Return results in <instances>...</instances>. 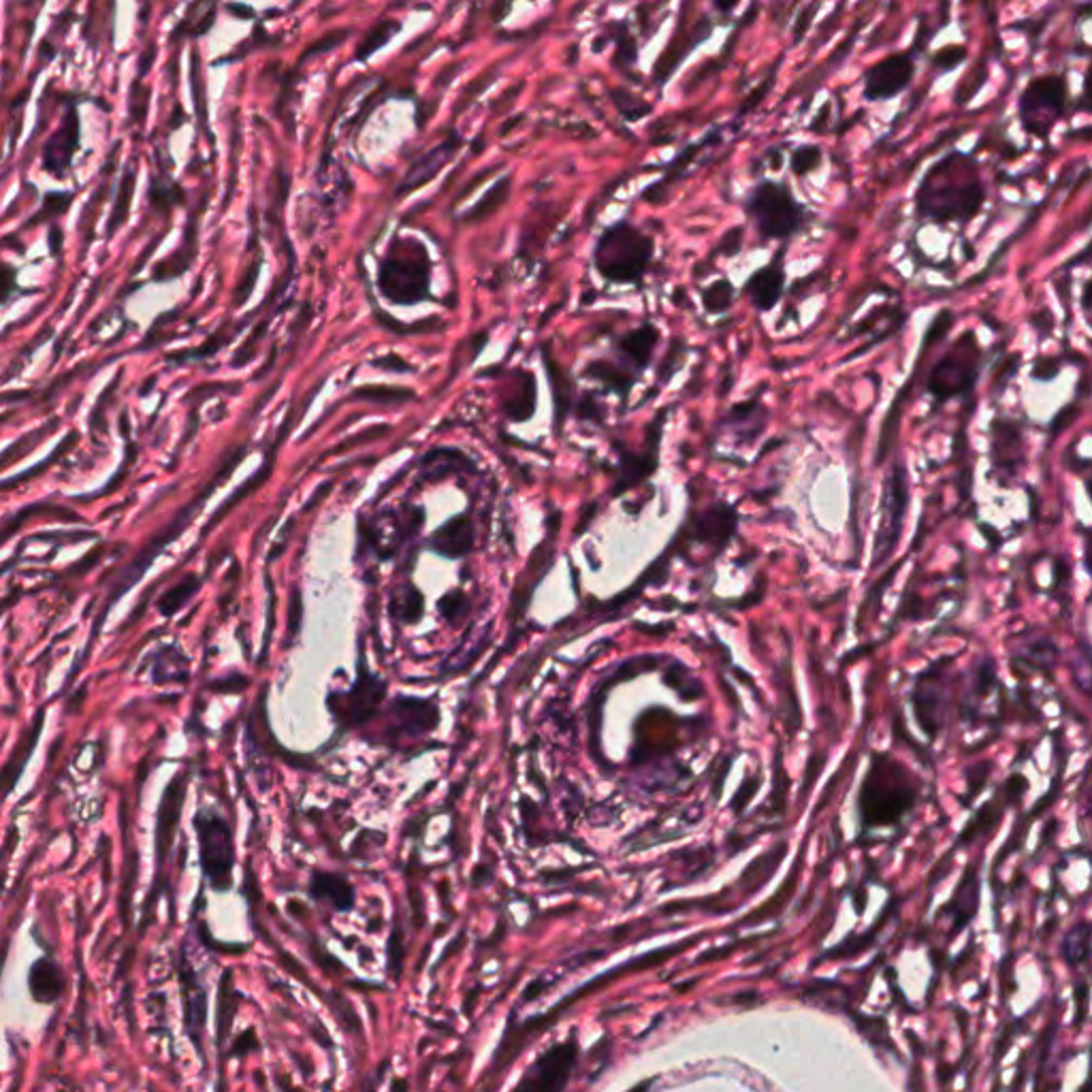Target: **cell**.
I'll list each match as a JSON object with an SVG mask.
<instances>
[{
  "mask_svg": "<svg viewBox=\"0 0 1092 1092\" xmlns=\"http://www.w3.org/2000/svg\"><path fill=\"white\" fill-rule=\"evenodd\" d=\"M400 28H402V24L395 22V19H382V22L376 24L372 31L365 35L363 43L356 47V54H354L356 61H367V58H370L374 52H378V49L386 41H391L393 35L400 31Z\"/></svg>",
  "mask_w": 1092,
  "mask_h": 1092,
  "instance_id": "obj_31",
  "label": "cell"
},
{
  "mask_svg": "<svg viewBox=\"0 0 1092 1092\" xmlns=\"http://www.w3.org/2000/svg\"><path fill=\"white\" fill-rule=\"evenodd\" d=\"M1081 307H1084V312L1090 310V282L1084 284V299H1081Z\"/></svg>",
  "mask_w": 1092,
  "mask_h": 1092,
  "instance_id": "obj_50",
  "label": "cell"
},
{
  "mask_svg": "<svg viewBox=\"0 0 1092 1092\" xmlns=\"http://www.w3.org/2000/svg\"><path fill=\"white\" fill-rule=\"evenodd\" d=\"M767 421H768V408L762 403L760 395H753L749 400L734 403L728 414L723 416L721 425L728 427V429L737 435L741 444H749L756 440L758 435H762Z\"/></svg>",
  "mask_w": 1092,
  "mask_h": 1092,
  "instance_id": "obj_18",
  "label": "cell"
},
{
  "mask_svg": "<svg viewBox=\"0 0 1092 1092\" xmlns=\"http://www.w3.org/2000/svg\"><path fill=\"white\" fill-rule=\"evenodd\" d=\"M310 895L316 900H326L337 911H349L354 905V888L335 872L316 871L310 881Z\"/></svg>",
  "mask_w": 1092,
  "mask_h": 1092,
  "instance_id": "obj_23",
  "label": "cell"
},
{
  "mask_svg": "<svg viewBox=\"0 0 1092 1092\" xmlns=\"http://www.w3.org/2000/svg\"><path fill=\"white\" fill-rule=\"evenodd\" d=\"M198 589V579L196 577H188L184 579L180 585H175L173 589H169L161 602H158V609L165 614V617H171L177 611H180L184 604L193 598L195 591Z\"/></svg>",
  "mask_w": 1092,
  "mask_h": 1092,
  "instance_id": "obj_33",
  "label": "cell"
},
{
  "mask_svg": "<svg viewBox=\"0 0 1092 1092\" xmlns=\"http://www.w3.org/2000/svg\"><path fill=\"white\" fill-rule=\"evenodd\" d=\"M821 158H823V152H821L819 145H816V143H802V145L796 147V150L792 152V156H790V169H792V171L796 173V175L804 177V175H809V173L816 171V169L821 165Z\"/></svg>",
  "mask_w": 1092,
  "mask_h": 1092,
  "instance_id": "obj_35",
  "label": "cell"
},
{
  "mask_svg": "<svg viewBox=\"0 0 1092 1092\" xmlns=\"http://www.w3.org/2000/svg\"><path fill=\"white\" fill-rule=\"evenodd\" d=\"M670 414V408H662V412L655 416L653 423L649 425V435H651V442L647 444V453H630V451H623L621 453V463H619V479H617V489L614 493H621L625 489H630V486L638 484L640 481L647 479L658 468V451H660V440H662V427L663 421H666V416Z\"/></svg>",
  "mask_w": 1092,
  "mask_h": 1092,
  "instance_id": "obj_16",
  "label": "cell"
},
{
  "mask_svg": "<svg viewBox=\"0 0 1092 1092\" xmlns=\"http://www.w3.org/2000/svg\"><path fill=\"white\" fill-rule=\"evenodd\" d=\"M510 195V177H504L498 184H495L489 193H486L479 203H476L472 210L463 216V221H470V222H481L484 221L486 216H491L500 210L504 205L506 198Z\"/></svg>",
  "mask_w": 1092,
  "mask_h": 1092,
  "instance_id": "obj_30",
  "label": "cell"
},
{
  "mask_svg": "<svg viewBox=\"0 0 1092 1092\" xmlns=\"http://www.w3.org/2000/svg\"><path fill=\"white\" fill-rule=\"evenodd\" d=\"M182 800H184V790H182V779H175L171 786H169L167 793H165V800H163V807H161V816H158V832H156V845H158V860H165V849L169 847V843L173 839V830H175V823L177 818H180V809H182Z\"/></svg>",
  "mask_w": 1092,
  "mask_h": 1092,
  "instance_id": "obj_25",
  "label": "cell"
},
{
  "mask_svg": "<svg viewBox=\"0 0 1092 1092\" xmlns=\"http://www.w3.org/2000/svg\"><path fill=\"white\" fill-rule=\"evenodd\" d=\"M1078 412H1079V405H1078V403L1065 405V408H1062V410L1054 416V421H1052V425H1050V435H1052V438H1054V435H1058L1060 431H1065L1067 427H1069L1071 423H1074Z\"/></svg>",
  "mask_w": 1092,
  "mask_h": 1092,
  "instance_id": "obj_45",
  "label": "cell"
},
{
  "mask_svg": "<svg viewBox=\"0 0 1092 1092\" xmlns=\"http://www.w3.org/2000/svg\"><path fill=\"white\" fill-rule=\"evenodd\" d=\"M585 374H587V378L602 382L609 391L619 393L623 400L630 395L632 386L637 384V378H638L637 374L625 370L623 363H612V361H607V359L591 361L587 365V370H585Z\"/></svg>",
  "mask_w": 1092,
  "mask_h": 1092,
  "instance_id": "obj_26",
  "label": "cell"
},
{
  "mask_svg": "<svg viewBox=\"0 0 1092 1092\" xmlns=\"http://www.w3.org/2000/svg\"><path fill=\"white\" fill-rule=\"evenodd\" d=\"M41 721H43V713L39 715V719L31 728V732H28V737L22 742H17V751L12 756V762H9L5 770L0 772V783H3V796H7V793L13 790L15 781L19 779V774H22L28 758H31L33 747H37V739H39V734H41Z\"/></svg>",
  "mask_w": 1092,
  "mask_h": 1092,
  "instance_id": "obj_27",
  "label": "cell"
},
{
  "mask_svg": "<svg viewBox=\"0 0 1092 1092\" xmlns=\"http://www.w3.org/2000/svg\"><path fill=\"white\" fill-rule=\"evenodd\" d=\"M649 1086H651V1081H644V1084H640L638 1088H634V1090H630V1092H647Z\"/></svg>",
  "mask_w": 1092,
  "mask_h": 1092,
  "instance_id": "obj_52",
  "label": "cell"
},
{
  "mask_svg": "<svg viewBox=\"0 0 1092 1092\" xmlns=\"http://www.w3.org/2000/svg\"><path fill=\"white\" fill-rule=\"evenodd\" d=\"M15 293V270L12 265L0 263V305Z\"/></svg>",
  "mask_w": 1092,
  "mask_h": 1092,
  "instance_id": "obj_46",
  "label": "cell"
},
{
  "mask_svg": "<svg viewBox=\"0 0 1092 1092\" xmlns=\"http://www.w3.org/2000/svg\"><path fill=\"white\" fill-rule=\"evenodd\" d=\"M655 254V240L628 221L609 226L595 246L593 261L604 280L638 284Z\"/></svg>",
  "mask_w": 1092,
  "mask_h": 1092,
  "instance_id": "obj_3",
  "label": "cell"
},
{
  "mask_svg": "<svg viewBox=\"0 0 1092 1092\" xmlns=\"http://www.w3.org/2000/svg\"><path fill=\"white\" fill-rule=\"evenodd\" d=\"M1067 101L1069 88L1065 75L1048 73L1032 77L1018 101L1022 128L1032 137L1048 139L1052 128L1065 116Z\"/></svg>",
  "mask_w": 1092,
  "mask_h": 1092,
  "instance_id": "obj_7",
  "label": "cell"
},
{
  "mask_svg": "<svg viewBox=\"0 0 1092 1092\" xmlns=\"http://www.w3.org/2000/svg\"><path fill=\"white\" fill-rule=\"evenodd\" d=\"M1065 958L1069 962H1084L1088 956V924H1079L1069 932L1065 939Z\"/></svg>",
  "mask_w": 1092,
  "mask_h": 1092,
  "instance_id": "obj_39",
  "label": "cell"
},
{
  "mask_svg": "<svg viewBox=\"0 0 1092 1092\" xmlns=\"http://www.w3.org/2000/svg\"><path fill=\"white\" fill-rule=\"evenodd\" d=\"M660 329L651 323H644L619 337L617 352L625 365H630L634 374L647 370L653 359V352L660 344Z\"/></svg>",
  "mask_w": 1092,
  "mask_h": 1092,
  "instance_id": "obj_19",
  "label": "cell"
},
{
  "mask_svg": "<svg viewBox=\"0 0 1092 1092\" xmlns=\"http://www.w3.org/2000/svg\"><path fill=\"white\" fill-rule=\"evenodd\" d=\"M79 145V120L77 112L71 109V117H66L61 131H58L43 150V163L49 173L63 177V171L68 167L73 158V152Z\"/></svg>",
  "mask_w": 1092,
  "mask_h": 1092,
  "instance_id": "obj_20",
  "label": "cell"
},
{
  "mask_svg": "<svg viewBox=\"0 0 1092 1092\" xmlns=\"http://www.w3.org/2000/svg\"><path fill=\"white\" fill-rule=\"evenodd\" d=\"M533 376H530L528 382H525V389H521L516 395L514 400L506 402V414H508V419L512 421H528L530 416L533 414V405H535V393H533Z\"/></svg>",
  "mask_w": 1092,
  "mask_h": 1092,
  "instance_id": "obj_37",
  "label": "cell"
},
{
  "mask_svg": "<svg viewBox=\"0 0 1092 1092\" xmlns=\"http://www.w3.org/2000/svg\"><path fill=\"white\" fill-rule=\"evenodd\" d=\"M28 986H31L35 1001L54 1002L58 997L63 995V988H65V977H63L61 967H58L52 958H39L31 967Z\"/></svg>",
  "mask_w": 1092,
  "mask_h": 1092,
  "instance_id": "obj_24",
  "label": "cell"
},
{
  "mask_svg": "<svg viewBox=\"0 0 1092 1092\" xmlns=\"http://www.w3.org/2000/svg\"><path fill=\"white\" fill-rule=\"evenodd\" d=\"M788 247L783 246L774 254L768 265L760 267L747 282H744V295H747L749 303L756 307L758 312H770L777 307L786 293V267H783V254Z\"/></svg>",
  "mask_w": 1092,
  "mask_h": 1092,
  "instance_id": "obj_15",
  "label": "cell"
},
{
  "mask_svg": "<svg viewBox=\"0 0 1092 1092\" xmlns=\"http://www.w3.org/2000/svg\"><path fill=\"white\" fill-rule=\"evenodd\" d=\"M391 741L416 739L431 732L440 721L438 707L421 698H397L389 711Z\"/></svg>",
  "mask_w": 1092,
  "mask_h": 1092,
  "instance_id": "obj_14",
  "label": "cell"
},
{
  "mask_svg": "<svg viewBox=\"0 0 1092 1092\" xmlns=\"http://www.w3.org/2000/svg\"><path fill=\"white\" fill-rule=\"evenodd\" d=\"M198 845H201V865L207 879L216 890H228L233 871V835L222 818L212 811L198 813L195 819Z\"/></svg>",
  "mask_w": 1092,
  "mask_h": 1092,
  "instance_id": "obj_8",
  "label": "cell"
},
{
  "mask_svg": "<svg viewBox=\"0 0 1092 1092\" xmlns=\"http://www.w3.org/2000/svg\"><path fill=\"white\" fill-rule=\"evenodd\" d=\"M456 145H459V137L451 135L444 143L435 147V150H431L429 154H425L423 158H419V161L412 165L408 175H405V180L402 182L400 191L403 188V193H410V191H414V188H419L421 184L429 182L431 177L446 165V161H449V158L453 156V152L456 150Z\"/></svg>",
  "mask_w": 1092,
  "mask_h": 1092,
  "instance_id": "obj_22",
  "label": "cell"
},
{
  "mask_svg": "<svg viewBox=\"0 0 1092 1092\" xmlns=\"http://www.w3.org/2000/svg\"><path fill=\"white\" fill-rule=\"evenodd\" d=\"M916 77V63L911 52L890 54L877 65L869 66L865 73V98L869 103H879L905 92Z\"/></svg>",
  "mask_w": 1092,
  "mask_h": 1092,
  "instance_id": "obj_12",
  "label": "cell"
},
{
  "mask_svg": "<svg viewBox=\"0 0 1092 1092\" xmlns=\"http://www.w3.org/2000/svg\"><path fill=\"white\" fill-rule=\"evenodd\" d=\"M374 365H376V367H384V370H395V372H410V370H412V365H408L403 359H400V356H395V354L380 356L378 361H374Z\"/></svg>",
  "mask_w": 1092,
  "mask_h": 1092,
  "instance_id": "obj_49",
  "label": "cell"
},
{
  "mask_svg": "<svg viewBox=\"0 0 1092 1092\" xmlns=\"http://www.w3.org/2000/svg\"><path fill=\"white\" fill-rule=\"evenodd\" d=\"M614 28L619 31L617 35H614V39H617V54H614V65H617L621 71H628V68L637 65V61H638V47H637V41H634V37L628 31V24L619 22V24H614Z\"/></svg>",
  "mask_w": 1092,
  "mask_h": 1092,
  "instance_id": "obj_36",
  "label": "cell"
},
{
  "mask_svg": "<svg viewBox=\"0 0 1092 1092\" xmlns=\"http://www.w3.org/2000/svg\"><path fill=\"white\" fill-rule=\"evenodd\" d=\"M423 593L419 589L412 587V585H403L393 595L391 611L403 623H414L423 617Z\"/></svg>",
  "mask_w": 1092,
  "mask_h": 1092,
  "instance_id": "obj_29",
  "label": "cell"
},
{
  "mask_svg": "<svg viewBox=\"0 0 1092 1092\" xmlns=\"http://www.w3.org/2000/svg\"><path fill=\"white\" fill-rule=\"evenodd\" d=\"M438 607L446 619L456 621L465 611H468V598H465L463 591H451L444 595Z\"/></svg>",
  "mask_w": 1092,
  "mask_h": 1092,
  "instance_id": "obj_43",
  "label": "cell"
},
{
  "mask_svg": "<svg viewBox=\"0 0 1092 1092\" xmlns=\"http://www.w3.org/2000/svg\"><path fill=\"white\" fill-rule=\"evenodd\" d=\"M577 1039H568L563 1044L549 1048L525 1071V1076L512 1092H561L568 1084L574 1065H577Z\"/></svg>",
  "mask_w": 1092,
  "mask_h": 1092,
  "instance_id": "obj_9",
  "label": "cell"
},
{
  "mask_svg": "<svg viewBox=\"0 0 1092 1092\" xmlns=\"http://www.w3.org/2000/svg\"><path fill=\"white\" fill-rule=\"evenodd\" d=\"M611 98H612V105L617 107V112L628 122H637V120H640V117L651 114V105L644 101V98L637 96L630 91H625V88H614V91H611Z\"/></svg>",
  "mask_w": 1092,
  "mask_h": 1092,
  "instance_id": "obj_32",
  "label": "cell"
},
{
  "mask_svg": "<svg viewBox=\"0 0 1092 1092\" xmlns=\"http://www.w3.org/2000/svg\"><path fill=\"white\" fill-rule=\"evenodd\" d=\"M819 5H809L804 12L798 15L796 19V26H793V43H800V39L809 33V26L813 22V15L818 13Z\"/></svg>",
  "mask_w": 1092,
  "mask_h": 1092,
  "instance_id": "obj_48",
  "label": "cell"
},
{
  "mask_svg": "<svg viewBox=\"0 0 1092 1092\" xmlns=\"http://www.w3.org/2000/svg\"><path fill=\"white\" fill-rule=\"evenodd\" d=\"M920 783L888 753H877L860 788L858 811L865 828L897 823L918 802Z\"/></svg>",
  "mask_w": 1092,
  "mask_h": 1092,
  "instance_id": "obj_2",
  "label": "cell"
},
{
  "mask_svg": "<svg viewBox=\"0 0 1092 1092\" xmlns=\"http://www.w3.org/2000/svg\"><path fill=\"white\" fill-rule=\"evenodd\" d=\"M742 244H744V228L742 226H732L721 235V240L717 242V246L713 247L711 258L713 256H723V258L739 256L741 250H742Z\"/></svg>",
  "mask_w": 1092,
  "mask_h": 1092,
  "instance_id": "obj_40",
  "label": "cell"
},
{
  "mask_svg": "<svg viewBox=\"0 0 1092 1092\" xmlns=\"http://www.w3.org/2000/svg\"><path fill=\"white\" fill-rule=\"evenodd\" d=\"M981 356L984 352L977 344V333L967 329L928 374L926 391L935 403L941 405L973 393L979 378Z\"/></svg>",
  "mask_w": 1092,
  "mask_h": 1092,
  "instance_id": "obj_6",
  "label": "cell"
},
{
  "mask_svg": "<svg viewBox=\"0 0 1092 1092\" xmlns=\"http://www.w3.org/2000/svg\"><path fill=\"white\" fill-rule=\"evenodd\" d=\"M967 58H969V49L965 45H946L930 58V66L937 68L939 73H949L965 63Z\"/></svg>",
  "mask_w": 1092,
  "mask_h": 1092,
  "instance_id": "obj_38",
  "label": "cell"
},
{
  "mask_svg": "<svg viewBox=\"0 0 1092 1092\" xmlns=\"http://www.w3.org/2000/svg\"><path fill=\"white\" fill-rule=\"evenodd\" d=\"M685 349H688V346H685V340H679V337H677V340H672L668 354L663 356V365L660 370V382H670L674 372H677L685 361Z\"/></svg>",
  "mask_w": 1092,
  "mask_h": 1092,
  "instance_id": "obj_42",
  "label": "cell"
},
{
  "mask_svg": "<svg viewBox=\"0 0 1092 1092\" xmlns=\"http://www.w3.org/2000/svg\"><path fill=\"white\" fill-rule=\"evenodd\" d=\"M744 214L762 240H790L809 221L807 207L793 196L792 188L774 180H762L751 188Z\"/></svg>",
  "mask_w": 1092,
  "mask_h": 1092,
  "instance_id": "obj_5",
  "label": "cell"
},
{
  "mask_svg": "<svg viewBox=\"0 0 1092 1092\" xmlns=\"http://www.w3.org/2000/svg\"><path fill=\"white\" fill-rule=\"evenodd\" d=\"M354 397L376 403H402L414 400V393L410 389H400V386H361L354 391Z\"/></svg>",
  "mask_w": 1092,
  "mask_h": 1092,
  "instance_id": "obj_34",
  "label": "cell"
},
{
  "mask_svg": "<svg viewBox=\"0 0 1092 1092\" xmlns=\"http://www.w3.org/2000/svg\"><path fill=\"white\" fill-rule=\"evenodd\" d=\"M711 33H713V19L709 15H702L689 31H683V35L677 28L672 35L670 45L666 47V52H663L660 61L655 63V82L660 86L666 84L668 79L677 73V68L685 58L696 49V45L707 41Z\"/></svg>",
  "mask_w": 1092,
  "mask_h": 1092,
  "instance_id": "obj_17",
  "label": "cell"
},
{
  "mask_svg": "<svg viewBox=\"0 0 1092 1092\" xmlns=\"http://www.w3.org/2000/svg\"><path fill=\"white\" fill-rule=\"evenodd\" d=\"M474 546V525L465 514L455 516L431 535V549L444 558H463Z\"/></svg>",
  "mask_w": 1092,
  "mask_h": 1092,
  "instance_id": "obj_21",
  "label": "cell"
},
{
  "mask_svg": "<svg viewBox=\"0 0 1092 1092\" xmlns=\"http://www.w3.org/2000/svg\"><path fill=\"white\" fill-rule=\"evenodd\" d=\"M990 461L1007 479H1014L1025 463V429L1009 416H997L990 423Z\"/></svg>",
  "mask_w": 1092,
  "mask_h": 1092,
  "instance_id": "obj_13",
  "label": "cell"
},
{
  "mask_svg": "<svg viewBox=\"0 0 1092 1092\" xmlns=\"http://www.w3.org/2000/svg\"><path fill=\"white\" fill-rule=\"evenodd\" d=\"M700 299L704 312L719 316L723 312H728L734 303V286L728 277H717V280H713L709 286H704Z\"/></svg>",
  "mask_w": 1092,
  "mask_h": 1092,
  "instance_id": "obj_28",
  "label": "cell"
},
{
  "mask_svg": "<svg viewBox=\"0 0 1092 1092\" xmlns=\"http://www.w3.org/2000/svg\"><path fill=\"white\" fill-rule=\"evenodd\" d=\"M777 66H779V63H777V65H774V66L770 68V77L767 79V82L760 84L758 91H756V92H753V94H749L747 101H744V105L741 107V114H747V112H751V109H756V107H758V103H762L764 94H767V92L770 91V86H772V82H774V75H777Z\"/></svg>",
  "mask_w": 1092,
  "mask_h": 1092,
  "instance_id": "obj_47",
  "label": "cell"
},
{
  "mask_svg": "<svg viewBox=\"0 0 1092 1092\" xmlns=\"http://www.w3.org/2000/svg\"><path fill=\"white\" fill-rule=\"evenodd\" d=\"M734 7H737V3H715V9H717V12H721V13L734 12Z\"/></svg>",
  "mask_w": 1092,
  "mask_h": 1092,
  "instance_id": "obj_51",
  "label": "cell"
},
{
  "mask_svg": "<svg viewBox=\"0 0 1092 1092\" xmlns=\"http://www.w3.org/2000/svg\"><path fill=\"white\" fill-rule=\"evenodd\" d=\"M1062 370V356H1037L1035 363L1030 367V378L1037 382H1052L1058 378Z\"/></svg>",
  "mask_w": 1092,
  "mask_h": 1092,
  "instance_id": "obj_41",
  "label": "cell"
},
{
  "mask_svg": "<svg viewBox=\"0 0 1092 1092\" xmlns=\"http://www.w3.org/2000/svg\"><path fill=\"white\" fill-rule=\"evenodd\" d=\"M429 254L423 244L395 237L378 267V289L391 303L414 305L429 299Z\"/></svg>",
  "mask_w": 1092,
  "mask_h": 1092,
  "instance_id": "obj_4",
  "label": "cell"
},
{
  "mask_svg": "<svg viewBox=\"0 0 1092 1092\" xmlns=\"http://www.w3.org/2000/svg\"><path fill=\"white\" fill-rule=\"evenodd\" d=\"M384 693L386 683L361 666L351 689L331 700V713L342 726L356 728L378 713Z\"/></svg>",
  "mask_w": 1092,
  "mask_h": 1092,
  "instance_id": "obj_10",
  "label": "cell"
},
{
  "mask_svg": "<svg viewBox=\"0 0 1092 1092\" xmlns=\"http://www.w3.org/2000/svg\"><path fill=\"white\" fill-rule=\"evenodd\" d=\"M1018 367H1020V356H1018V354L1009 356V359L1002 361L1001 372L997 374L995 382H992V393H995V395H1001V391H1002V389H1005V386L1009 384V380H1011V378H1014V376H1016Z\"/></svg>",
  "mask_w": 1092,
  "mask_h": 1092,
  "instance_id": "obj_44",
  "label": "cell"
},
{
  "mask_svg": "<svg viewBox=\"0 0 1092 1092\" xmlns=\"http://www.w3.org/2000/svg\"><path fill=\"white\" fill-rule=\"evenodd\" d=\"M913 203L922 221L969 224L986 203L977 158L965 152L943 156L922 177Z\"/></svg>",
  "mask_w": 1092,
  "mask_h": 1092,
  "instance_id": "obj_1",
  "label": "cell"
},
{
  "mask_svg": "<svg viewBox=\"0 0 1092 1092\" xmlns=\"http://www.w3.org/2000/svg\"><path fill=\"white\" fill-rule=\"evenodd\" d=\"M907 502H909L907 463L897 461L892 465V472L886 479V506H883V508H886V516H883V528L879 530L875 542V565L890 558L892 549L897 546L902 530V519H905L907 512Z\"/></svg>",
  "mask_w": 1092,
  "mask_h": 1092,
  "instance_id": "obj_11",
  "label": "cell"
}]
</instances>
